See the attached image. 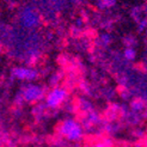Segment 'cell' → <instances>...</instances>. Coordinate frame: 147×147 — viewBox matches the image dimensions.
I'll list each match as a JSON object with an SVG mask.
<instances>
[{
    "label": "cell",
    "mask_w": 147,
    "mask_h": 147,
    "mask_svg": "<svg viewBox=\"0 0 147 147\" xmlns=\"http://www.w3.org/2000/svg\"><path fill=\"white\" fill-rule=\"evenodd\" d=\"M59 134L71 142H79L84 138L83 124L76 119H66L59 124Z\"/></svg>",
    "instance_id": "obj_1"
},
{
    "label": "cell",
    "mask_w": 147,
    "mask_h": 147,
    "mask_svg": "<svg viewBox=\"0 0 147 147\" xmlns=\"http://www.w3.org/2000/svg\"><path fill=\"white\" fill-rule=\"evenodd\" d=\"M67 97H68V91L65 87L56 86L46 94V105L50 109H56L61 104H63Z\"/></svg>",
    "instance_id": "obj_2"
},
{
    "label": "cell",
    "mask_w": 147,
    "mask_h": 147,
    "mask_svg": "<svg viewBox=\"0 0 147 147\" xmlns=\"http://www.w3.org/2000/svg\"><path fill=\"white\" fill-rule=\"evenodd\" d=\"M43 97H45V89L36 84H29L22 91V98L28 103H36Z\"/></svg>",
    "instance_id": "obj_3"
},
{
    "label": "cell",
    "mask_w": 147,
    "mask_h": 147,
    "mask_svg": "<svg viewBox=\"0 0 147 147\" xmlns=\"http://www.w3.org/2000/svg\"><path fill=\"white\" fill-rule=\"evenodd\" d=\"M12 74L14 78H17L23 82H31L37 78L38 73L34 68H29V67H16L13 69Z\"/></svg>",
    "instance_id": "obj_4"
},
{
    "label": "cell",
    "mask_w": 147,
    "mask_h": 147,
    "mask_svg": "<svg viewBox=\"0 0 147 147\" xmlns=\"http://www.w3.org/2000/svg\"><path fill=\"white\" fill-rule=\"evenodd\" d=\"M20 22L25 28H35L36 25L38 24L40 22V17L38 14L36 13L34 10L28 9L25 11H23L20 16Z\"/></svg>",
    "instance_id": "obj_5"
},
{
    "label": "cell",
    "mask_w": 147,
    "mask_h": 147,
    "mask_svg": "<svg viewBox=\"0 0 147 147\" xmlns=\"http://www.w3.org/2000/svg\"><path fill=\"white\" fill-rule=\"evenodd\" d=\"M99 121V116L96 111H93V110H91V111L87 113L86 115V119L84 121V124H83V128H91L92 126H96V124L98 123Z\"/></svg>",
    "instance_id": "obj_6"
},
{
    "label": "cell",
    "mask_w": 147,
    "mask_h": 147,
    "mask_svg": "<svg viewBox=\"0 0 147 147\" xmlns=\"http://www.w3.org/2000/svg\"><path fill=\"white\" fill-rule=\"evenodd\" d=\"M131 108H133V110H135V111H142V110L145 109V102L141 100V99H136L133 102V104H131Z\"/></svg>",
    "instance_id": "obj_7"
},
{
    "label": "cell",
    "mask_w": 147,
    "mask_h": 147,
    "mask_svg": "<svg viewBox=\"0 0 147 147\" xmlns=\"http://www.w3.org/2000/svg\"><path fill=\"white\" fill-rule=\"evenodd\" d=\"M124 57H126L127 60H129V61L134 60V59L136 57V51L133 48H127L126 50H124Z\"/></svg>",
    "instance_id": "obj_8"
},
{
    "label": "cell",
    "mask_w": 147,
    "mask_h": 147,
    "mask_svg": "<svg viewBox=\"0 0 147 147\" xmlns=\"http://www.w3.org/2000/svg\"><path fill=\"white\" fill-rule=\"evenodd\" d=\"M114 5V0H102L100 1V7H109Z\"/></svg>",
    "instance_id": "obj_9"
},
{
    "label": "cell",
    "mask_w": 147,
    "mask_h": 147,
    "mask_svg": "<svg viewBox=\"0 0 147 147\" xmlns=\"http://www.w3.org/2000/svg\"><path fill=\"white\" fill-rule=\"evenodd\" d=\"M93 147H110V142L109 141H100V142H97Z\"/></svg>",
    "instance_id": "obj_10"
},
{
    "label": "cell",
    "mask_w": 147,
    "mask_h": 147,
    "mask_svg": "<svg viewBox=\"0 0 147 147\" xmlns=\"http://www.w3.org/2000/svg\"><path fill=\"white\" fill-rule=\"evenodd\" d=\"M136 147H141V146H136Z\"/></svg>",
    "instance_id": "obj_11"
}]
</instances>
